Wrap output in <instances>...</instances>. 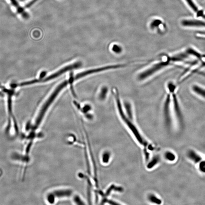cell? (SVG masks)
Listing matches in <instances>:
<instances>
[{"mask_svg":"<svg viewBox=\"0 0 205 205\" xmlns=\"http://www.w3.org/2000/svg\"><path fill=\"white\" fill-rule=\"evenodd\" d=\"M68 84H69V83H68V80L64 81L62 82L61 84L58 85V86L55 89V90L47 98V100H46L43 106H42L41 110H40V112H39V115H38L36 121V127L38 126V125L40 124L41 120H42L46 112H47L49 108L50 107L51 104L55 100V98L57 97L59 93L62 91V89H63Z\"/></svg>","mask_w":205,"mask_h":205,"instance_id":"obj_1","label":"cell"},{"mask_svg":"<svg viewBox=\"0 0 205 205\" xmlns=\"http://www.w3.org/2000/svg\"><path fill=\"white\" fill-rule=\"evenodd\" d=\"M150 200L152 202H154V203L158 204H160L161 201L158 199L156 197L154 196H150Z\"/></svg>","mask_w":205,"mask_h":205,"instance_id":"obj_12","label":"cell"},{"mask_svg":"<svg viewBox=\"0 0 205 205\" xmlns=\"http://www.w3.org/2000/svg\"><path fill=\"white\" fill-rule=\"evenodd\" d=\"M200 169L202 172L205 173V162H201L200 163Z\"/></svg>","mask_w":205,"mask_h":205,"instance_id":"obj_13","label":"cell"},{"mask_svg":"<svg viewBox=\"0 0 205 205\" xmlns=\"http://www.w3.org/2000/svg\"><path fill=\"white\" fill-rule=\"evenodd\" d=\"M167 159L170 161H173L175 159L176 157L174 154L171 152L167 153L166 155Z\"/></svg>","mask_w":205,"mask_h":205,"instance_id":"obj_10","label":"cell"},{"mask_svg":"<svg viewBox=\"0 0 205 205\" xmlns=\"http://www.w3.org/2000/svg\"><path fill=\"white\" fill-rule=\"evenodd\" d=\"M158 161V159L157 158H155L152 161L150 164L148 165V168H151L154 166V165L156 164L157 163Z\"/></svg>","mask_w":205,"mask_h":205,"instance_id":"obj_15","label":"cell"},{"mask_svg":"<svg viewBox=\"0 0 205 205\" xmlns=\"http://www.w3.org/2000/svg\"><path fill=\"white\" fill-rule=\"evenodd\" d=\"M46 75V72L45 71L43 72L42 73H41V75H40V76H41V78H42L41 79H42V78H43L44 76H45Z\"/></svg>","mask_w":205,"mask_h":205,"instance_id":"obj_17","label":"cell"},{"mask_svg":"<svg viewBox=\"0 0 205 205\" xmlns=\"http://www.w3.org/2000/svg\"><path fill=\"white\" fill-rule=\"evenodd\" d=\"M2 171L0 169V178H1V176H2Z\"/></svg>","mask_w":205,"mask_h":205,"instance_id":"obj_18","label":"cell"},{"mask_svg":"<svg viewBox=\"0 0 205 205\" xmlns=\"http://www.w3.org/2000/svg\"><path fill=\"white\" fill-rule=\"evenodd\" d=\"M112 50L115 53L118 54V53H121L122 49L120 46L117 45H114L113 46V48H112Z\"/></svg>","mask_w":205,"mask_h":205,"instance_id":"obj_11","label":"cell"},{"mask_svg":"<svg viewBox=\"0 0 205 205\" xmlns=\"http://www.w3.org/2000/svg\"><path fill=\"white\" fill-rule=\"evenodd\" d=\"M188 156L192 160L194 161L195 163H200L202 160L201 157L196 152L193 150H191L189 152Z\"/></svg>","mask_w":205,"mask_h":205,"instance_id":"obj_7","label":"cell"},{"mask_svg":"<svg viewBox=\"0 0 205 205\" xmlns=\"http://www.w3.org/2000/svg\"><path fill=\"white\" fill-rule=\"evenodd\" d=\"M171 61L168 59L167 61L165 62H160L156 63L149 69H147L142 72L140 73L138 78L140 80L145 79L152 75H153L155 73L163 69V68L168 66L170 63L171 64Z\"/></svg>","mask_w":205,"mask_h":205,"instance_id":"obj_3","label":"cell"},{"mask_svg":"<svg viewBox=\"0 0 205 205\" xmlns=\"http://www.w3.org/2000/svg\"><path fill=\"white\" fill-rule=\"evenodd\" d=\"M190 90L195 97L205 101V86L199 83H194L191 85Z\"/></svg>","mask_w":205,"mask_h":205,"instance_id":"obj_4","label":"cell"},{"mask_svg":"<svg viewBox=\"0 0 205 205\" xmlns=\"http://www.w3.org/2000/svg\"><path fill=\"white\" fill-rule=\"evenodd\" d=\"M127 66L126 64H119L114 65H111L101 67L95 69H89V70L85 71L79 73L77 75L74 76H71L69 79L68 80L69 84H72L75 81L77 80L83 78L88 75H91V74L100 72L104 71L109 69H117V68L124 67Z\"/></svg>","mask_w":205,"mask_h":205,"instance_id":"obj_2","label":"cell"},{"mask_svg":"<svg viewBox=\"0 0 205 205\" xmlns=\"http://www.w3.org/2000/svg\"><path fill=\"white\" fill-rule=\"evenodd\" d=\"M108 92V89L106 87H103L101 91L100 94H99V98L101 99H104L106 98V95Z\"/></svg>","mask_w":205,"mask_h":205,"instance_id":"obj_9","label":"cell"},{"mask_svg":"<svg viewBox=\"0 0 205 205\" xmlns=\"http://www.w3.org/2000/svg\"><path fill=\"white\" fill-rule=\"evenodd\" d=\"M185 1L190 7L193 10V11L197 13L199 10V9L193 0H185Z\"/></svg>","mask_w":205,"mask_h":205,"instance_id":"obj_8","label":"cell"},{"mask_svg":"<svg viewBox=\"0 0 205 205\" xmlns=\"http://www.w3.org/2000/svg\"><path fill=\"white\" fill-rule=\"evenodd\" d=\"M91 106L89 105H85L83 108V111L84 113H87L91 110Z\"/></svg>","mask_w":205,"mask_h":205,"instance_id":"obj_16","label":"cell"},{"mask_svg":"<svg viewBox=\"0 0 205 205\" xmlns=\"http://www.w3.org/2000/svg\"><path fill=\"white\" fill-rule=\"evenodd\" d=\"M183 25L189 27H205V23L201 21L187 20L183 21L182 23Z\"/></svg>","mask_w":205,"mask_h":205,"instance_id":"obj_6","label":"cell"},{"mask_svg":"<svg viewBox=\"0 0 205 205\" xmlns=\"http://www.w3.org/2000/svg\"><path fill=\"white\" fill-rule=\"evenodd\" d=\"M10 4L12 7L15 9L16 12L18 14L22 16L24 18H26L28 17V15L25 12L24 8L22 7L21 6L19 5L17 0H9Z\"/></svg>","mask_w":205,"mask_h":205,"instance_id":"obj_5","label":"cell"},{"mask_svg":"<svg viewBox=\"0 0 205 205\" xmlns=\"http://www.w3.org/2000/svg\"><path fill=\"white\" fill-rule=\"evenodd\" d=\"M161 21L159 20H156L154 21L151 24L152 27L154 28L155 27L161 24Z\"/></svg>","mask_w":205,"mask_h":205,"instance_id":"obj_14","label":"cell"}]
</instances>
